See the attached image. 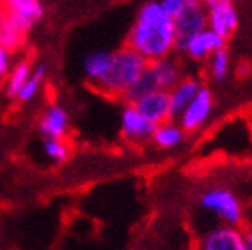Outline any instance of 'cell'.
<instances>
[{"instance_id": "obj_17", "label": "cell", "mask_w": 252, "mask_h": 250, "mask_svg": "<svg viewBox=\"0 0 252 250\" xmlns=\"http://www.w3.org/2000/svg\"><path fill=\"white\" fill-rule=\"evenodd\" d=\"M32 68H33V66H32V63L28 62V60H21V62H18L16 65H12L11 72H9L4 81V91L9 98L18 96L21 88L25 86V82L30 77Z\"/></svg>"}, {"instance_id": "obj_22", "label": "cell", "mask_w": 252, "mask_h": 250, "mask_svg": "<svg viewBox=\"0 0 252 250\" xmlns=\"http://www.w3.org/2000/svg\"><path fill=\"white\" fill-rule=\"evenodd\" d=\"M42 151L47 159L53 163H65L72 153L67 140H44Z\"/></svg>"}, {"instance_id": "obj_19", "label": "cell", "mask_w": 252, "mask_h": 250, "mask_svg": "<svg viewBox=\"0 0 252 250\" xmlns=\"http://www.w3.org/2000/svg\"><path fill=\"white\" fill-rule=\"evenodd\" d=\"M25 39H27V33L4 18V23L0 25V47L12 55L23 46Z\"/></svg>"}, {"instance_id": "obj_9", "label": "cell", "mask_w": 252, "mask_h": 250, "mask_svg": "<svg viewBox=\"0 0 252 250\" xmlns=\"http://www.w3.org/2000/svg\"><path fill=\"white\" fill-rule=\"evenodd\" d=\"M196 250H245L242 227H214L201 236Z\"/></svg>"}, {"instance_id": "obj_15", "label": "cell", "mask_w": 252, "mask_h": 250, "mask_svg": "<svg viewBox=\"0 0 252 250\" xmlns=\"http://www.w3.org/2000/svg\"><path fill=\"white\" fill-rule=\"evenodd\" d=\"M184 140H186V133L182 131V128L175 121H168L156 126L153 137H151V142L156 147L163 149V151H170V149L179 147L181 144H184Z\"/></svg>"}, {"instance_id": "obj_3", "label": "cell", "mask_w": 252, "mask_h": 250, "mask_svg": "<svg viewBox=\"0 0 252 250\" xmlns=\"http://www.w3.org/2000/svg\"><path fill=\"white\" fill-rule=\"evenodd\" d=\"M207 28V12L200 0H186V9L173 20V53H184L189 40Z\"/></svg>"}, {"instance_id": "obj_21", "label": "cell", "mask_w": 252, "mask_h": 250, "mask_svg": "<svg viewBox=\"0 0 252 250\" xmlns=\"http://www.w3.org/2000/svg\"><path fill=\"white\" fill-rule=\"evenodd\" d=\"M153 91H158V86H156V82H154L153 75L149 74V70H146L144 75L130 88V91L125 94V100L128 103H135V102H138L140 98L153 93Z\"/></svg>"}, {"instance_id": "obj_1", "label": "cell", "mask_w": 252, "mask_h": 250, "mask_svg": "<svg viewBox=\"0 0 252 250\" xmlns=\"http://www.w3.org/2000/svg\"><path fill=\"white\" fill-rule=\"evenodd\" d=\"M173 40V20L159 2H146L138 9L126 46L151 63L172 55Z\"/></svg>"}, {"instance_id": "obj_5", "label": "cell", "mask_w": 252, "mask_h": 250, "mask_svg": "<svg viewBox=\"0 0 252 250\" xmlns=\"http://www.w3.org/2000/svg\"><path fill=\"white\" fill-rule=\"evenodd\" d=\"M207 12V28L228 42L238 27V12L231 0H205L201 2Z\"/></svg>"}, {"instance_id": "obj_18", "label": "cell", "mask_w": 252, "mask_h": 250, "mask_svg": "<svg viewBox=\"0 0 252 250\" xmlns=\"http://www.w3.org/2000/svg\"><path fill=\"white\" fill-rule=\"evenodd\" d=\"M46 77H47V66L46 65H35L33 66V68H32L30 77H28V81L25 82V86L21 88V91L18 93L16 100H20L21 103L32 102V100L40 93Z\"/></svg>"}, {"instance_id": "obj_14", "label": "cell", "mask_w": 252, "mask_h": 250, "mask_svg": "<svg viewBox=\"0 0 252 250\" xmlns=\"http://www.w3.org/2000/svg\"><path fill=\"white\" fill-rule=\"evenodd\" d=\"M224 47L226 40H222L219 35H216L212 30L205 28L196 37L189 40V44L186 46L184 55L193 60V62H207L214 53H217L219 49H224Z\"/></svg>"}, {"instance_id": "obj_24", "label": "cell", "mask_w": 252, "mask_h": 250, "mask_svg": "<svg viewBox=\"0 0 252 250\" xmlns=\"http://www.w3.org/2000/svg\"><path fill=\"white\" fill-rule=\"evenodd\" d=\"M12 65H14V63H12V55L0 47V82L5 81L7 74L11 72Z\"/></svg>"}, {"instance_id": "obj_7", "label": "cell", "mask_w": 252, "mask_h": 250, "mask_svg": "<svg viewBox=\"0 0 252 250\" xmlns=\"http://www.w3.org/2000/svg\"><path fill=\"white\" fill-rule=\"evenodd\" d=\"M5 20L28 33L44 18V4L40 0H5L2 2Z\"/></svg>"}, {"instance_id": "obj_13", "label": "cell", "mask_w": 252, "mask_h": 250, "mask_svg": "<svg viewBox=\"0 0 252 250\" xmlns=\"http://www.w3.org/2000/svg\"><path fill=\"white\" fill-rule=\"evenodd\" d=\"M201 84L194 77H184L179 81L172 90L168 91V102H170V119L177 121V118L184 112V109L193 102V98L201 90Z\"/></svg>"}, {"instance_id": "obj_26", "label": "cell", "mask_w": 252, "mask_h": 250, "mask_svg": "<svg viewBox=\"0 0 252 250\" xmlns=\"http://www.w3.org/2000/svg\"><path fill=\"white\" fill-rule=\"evenodd\" d=\"M4 18H5V14H4V7H2V2H0V25L4 23Z\"/></svg>"}, {"instance_id": "obj_20", "label": "cell", "mask_w": 252, "mask_h": 250, "mask_svg": "<svg viewBox=\"0 0 252 250\" xmlns=\"http://www.w3.org/2000/svg\"><path fill=\"white\" fill-rule=\"evenodd\" d=\"M229 66H231V58H229L228 49H219L217 53H214L209 60H207V70L212 81L222 82L226 79L229 72Z\"/></svg>"}, {"instance_id": "obj_8", "label": "cell", "mask_w": 252, "mask_h": 250, "mask_svg": "<svg viewBox=\"0 0 252 250\" xmlns=\"http://www.w3.org/2000/svg\"><path fill=\"white\" fill-rule=\"evenodd\" d=\"M70 128V116L60 103L47 105L39 119V133L44 140H65Z\"/></svg>"}, {"instance_id": "obj_12", "label": "cell", "mask_w": 252, "mask_h": 250, "mask_svg": "<svg viewBox=\"0 0 252 250\" xmlns=\"http://www.w3.org/2000/svg\"><path fill=\"white\" fill-rule=\"evenodd\" d=\"M149 74L153 75L154 82H156L158 90L170 91L179 81L184 79V72H182V65L173 55L166 56V58L151 62L147 66Z\"/></svg>"}, {"instance_id": "obj_23", "label": "cell", "mask_w": 252, "mask_h": 250, "mask_svg": "<svg viewBox=\"0 0 252 250\" xmlns=\"http://www.w3.org/2000/svg\"><path fill=\"white\" fill-rule=\"evenodd\" d=\"M159 4H161L163 11H165L172 20H175V18L186 9V0H161Z\"/></svg>"}, {"instance_id": "obj_10", "label": "cell", "mask_w": 252, "mask_h": 250, "mask_svg": "<svg viewBox=\"0 0 252 250\" xmlns=\"http://www.w3.org/2000/svg\"><path fill=\"white\" fill-rule=\"evenodd\" d=\"M135 109L140 112V116L146 121H149L153 126H159L163 123L172 121L170 119V102H168V91H153L147 96L140 98L138 102L131 103Z\"/></svg>"}, {"instance_id": "obj_6", "label": "cell", "mask_w": 252, "mask_h": 250, "mask_svg": "<svg viewBox=\"0 0 252 250\" xmlns=\"http://www.w3.org/2000/svg\"><path fill=\"white\" fill-rule=\"evenodd\" d=\"M214 105H216V100H214L212 91L207 86H201L198 94L193 98V102L186 107L184 112L179 116L175 123L181 126L186 135L198 131L205 123L209 121L210 116H212Z\"/></svg>"}, {"instance_id": "obj_16", "label": "cell", "mask_w": 252, "mask_h": 250, "mask_svg": "<svg viewBox=\"0 0 252 250\" xmlns=\"http://www.w3.org/2000/svg\"><path fill=\"white\" fill-rule=\"evenodd\" d=\"M110 62H112V53L110 51H94L88 55L83 63V72L88 81L94 86H98V82L109 72Z\"/></svg>"}, {"instance_id": "obj_2", "label": "cell", "mask_w": 252, "mask_h": 250, "mask_svg": "<svg viewBox=\"0 0 252 250\" xmlns=\"http://www.w3.org/2000/svg\"><path fill=\"white\" fill-rule=\"evenodd\" d=\"M149 62L144 60L131 47L123 46L116 53H112L109 72L105 77L98 82V90L105 94L116 98H125V94L130 91V88L144 75L147 70Z\"/></svg>"}, {"instance_id": "obj_4", "label": "cell", "mask_w": 252, "mask_h": 250, "mask_svg": "<svg viewBox=\"0 0 252 250\" xmlns=\"http://www.w3.org/2000/svg\"><path fill=\"white\" fill-rule=\"evenodd\" d=\"M200 205L203 210L217 215L224 226L240 227L244 222V208L229 189L214 188L205 191L200 198Z\"/></svg>"}, {"instance_id": "obj_11", "label": "cell", "mask_w": 252, "mask_h": 250, "mask_svg": "<svg viewBox=\"0 0 252 250\" xmlns=\"http://www.w3.org/2000/svg\"><path fill=\"white\" fill-rule=\"evenodd\" d=\"M154 128L156 126L142 118L140 112L131 103H126L121 112V133L126 140L131 144H144L151 140Z\"/></svg>"}, {"instance_id": "obj_25", "label": "cell", "mask_w": 252, "mask_h": 250, "mask_svg": "<svg viewBox=\"0 0 252 250\" xmlns=\"http://www.w3.org/2000/svg\"><path fill=\"white\" fill-rule=\"evenodd\" d=\"M242 236H244L245 250H252V226L244 227V229H242Z\"/></svg>"}]
</instances>
